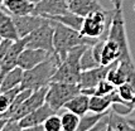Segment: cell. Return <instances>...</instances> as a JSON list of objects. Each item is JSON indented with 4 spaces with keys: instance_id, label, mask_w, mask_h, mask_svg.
<instances>
[{
    "instance_id": "cell-36",
    "label": "cell",
    "mask_w": 135,
    "mask_h": 131,
    "mask_svg": "<svg viewBox=\"0 0 135 131\" xmlns=\"http://www.w3.org/2000/svg\"><path fill=\"white\" fill-rule=\"evenodd\" d=\"M30 1H32L33 4H38V3H39V1H42V0H30Z\"/></svg>"
},
{
    "instance_id": "cell-30",
    "label": "cell",
    "mask_w": 135,
    "mask_h": 131,
    "mask_svg": "<svg viewBox=\"0 0 135 131\" xmlns=\"http://www.w3.org/2000/svg\"><path fill=\"white\" fill-rule=\"evenodd\" d=\"M126 82L130 83L135 89V64L134 61L130 62L128 64V77H126Z\"/></svg>"
},
{
    "instance_id": "cell-18",
    "label": "cell",
    "mask_w": 135,
    "mask_h": 131,
    "mask_svg": "<svg viewBox=\"0 0 135 131\" xmlns=\"http://www.w3.org/2000/svg\"><path fill=\"white\" fill-rule=\"evenodd\" d=\"M35 4L30 0H4V6L8 13L12 15H28L33 14Z\"/></svg>"
},
{
    "instance_id": "cell-33",
    "label": "cell",
    "mask_w": 135,
    "mask_h": 131,
    "mask_svg": "<svg viewBox=\"0 0 135 131\" xmlns=\"http://www.w3.org/2000/svg\"><path fill=\"white\" fill-rule=\"evenodd\" d=\"M112 3V5H114V8H121L123 6V3L124 0H110Z\"/></svg>"
},
{
    "instance_id": "cell-28",
    "label": "cell",
    "mask_w": 135,
    "mask_h": 131,
    "mask_svg": "<svg viewBox=\"0 0 135 131\" xmlns=\"http://www.w3.org/2000/svg\"><path fill=\"white\" fill-rule=\"evenodd\" d=\"M43 127H44V131H63L61 116H58L57 113L51 115V116L43 122Z\"/></svg>"
},
{
    "instance_id": "cell-1",
    "label": "cell",
    "mask_w": 135,
    "mask_h": 131,
    "mask_svg": "<svg viewBox=\"0 0 135 131\" xmlns=\"http://www.w3.org/2000/svg\"><path fill=\"white\" fill-rule=\"evenodd\" d=\"M54 24V37H53V46L54 52L59 57L61 62L66 58V56L72 48L77 46H94L99 39H90L83 37L80 32L66 27L62 23L53 20Z\"/></svg>"
},
{
    "instance_id": "cell-16",
    "label": "cell",
    "mask_w": 135,
    "mask_h": 131,
    "mask_svg": "<svg viewBox=\"0 0 135 131\" xmlns=\"http://www.w3.org/2000/svg\"><path fill=\"white\" fill-rule=\"evenodd\" d=\"M123 49L118 43L107 38L105 44H104L102 54H101V64L109 66L115 63V62H119L123 58Z\"/></svg>"
},
{
    "instance_id": "cell-27",
    "label": "cell",
    "mask_w": 135,
    "mask_h": 131,
    "mask_svg": "<svg viewBox=\"0 0 135 131\" xmlns=\"http://www.w3.org/2000/svg\"><path fill=\"white\" fill-rule=\"evenodd\" d=\"M20 89H22L20 87H17V88L9 89V91H5V92H0V115L9 110L10 105L13 103L15 96L18 95V92Z\"/></svg>"
},
{
    "instance_id": "cell-3",
    "label": "cell",
    "mask_w": 135,
    "mask_h": 131,
    "mask_svg": "<svg viewBox=\"0 0 135 131\" xmlns=\"http://www.w3.org/2000/svg\"><path fill=\"white\" fill-rule=\"evenodd\" d=\"M114 14L115 8L111 10L102 9L88 14L87 17L83 18L82 28L80 33L90 39H107V33Z\"/></svg>"
},
{
    "instance_id": "cell-38",
    "label": "cell",
    "mask_w": 135,
    "mask_h": 131,
    "mask_svg": "<svg viewBox=\"0 0 135 131\" xmlns=\"http://www.w3.org/2000/svg\"><path fill=\"white\" fill-rule=\"evenodd\" d=\"M1 41H3V38H1V37H0V42H1Z\"/></svg>"
},
{
    "instance_id": "cell-4",
    "label": "cell",
    "mask_w": 135,
    "mask_h": 131,
    "mask_svg": "<svg viewBox=\"0 0 135 131\" xmlns=\"http://www.w3.org/2000/svg\"><path fill=\"white\" fill-rule=\"evenodd\" d=\"M87 46H77L68 51L66 58L59 64L58 69L56 71L51 82H65V83H77L81 77V66L80 59L85 48Z\"/></svg>"
},
{
    "instance_id": "cell-26",
    "label": "cell",
    "mask_w": 135,
    "mask_h": 131,
    "mask_svg": "<svg viewBox=\"0 0 135 131\" xmlns=\"http://www.w3.org/2000/svg\"><path fill=\"white\" fill-rule=\"evenodd\" d=\"M107 113H94L92 112V115H88V113L83 115L82 117H81V120H80V125H78L76 131H88L90 129H92L102 117H105Z\"/></svg>"
},
{
    "instance_id": "cell-15",
    "label": "cell",
    "mask_w": 135,
    "mask_h": 131,
    "mask_svg": "<svg viewBox=\"0 0 135 131\" xmlns=\"http://www.w3.org/2000/svg\"><path fill=\"white\" fill-rule=\"evenodd\" d=\"M0 37L3 39H9L13 42L20 39L13 15L5 9H0Z\"/></svg>"
},
{
    "instance_id": "cell-39",
    "label": "cell",
    "mask_w": 135,
    "mask_h": 131,
    "mask_svg": "<svg viewBox=\"0 0 135 131\" xmlns=\"http://www.w3.org/2000/svg\"><path fill=\"white\" fill-rule=\"evenodd\" d=\"M134 10H135V4H134Z\"/></svg>"
},
{
    "instance_id": "cell-37",
    "label": "cell",
    "mask_w": 135,
    "mask_h": 131,
    "mask_svg": "<svg viewBox=\"0 0 135 131\" xmlns=\"http://www.w3.org/2000/svg\"><path fill=\"white\" fill-rule=\"evenodd\" d=\"M66 1H67V3H68V4H70L71 1H72V0H66Z\"/></svg>"
},
{
    "instance_id": "cell-29",
    "label": "cell",
    "mask_w": 135,
    "mask_h": 131,
    "mask_svg": "<svg viewBox=\"0 0 135 131\" xmlns=\"http://www.w3.org/2000/svg\"><path fill=\"white\" fill-rule=\"evenodd\" d=\"M0 131H22V127L19 125V121L8 119L5 122V125L3 126V129Z\"/></svg>"
},
{
    "instance_id": "cell-23",
    "label": "cell",
    "mask_w": 135,
    "mask_h": 131,
    "mask_svg": "<svg viewBox=\"0 0 135 131\" xmlns=\"http://www.w3.org/2000/svg\"><path fill=\"white\" fill-rule=\"evenodd\" d=\"M112 107V101L109 96H90L88 108L94 113H107Z\"/></svg>"
},
{
    "instance_id": "cell-20",
    "label": "cell",
    "mask_w": 135,
    "mask_h": 131,
    "mask_svg": "<svg viewBox=\"0 0 135 131\" xmlns=\"http://www.w3.org/2000/svg\"><path fill=\"white\" fill-rule=\"evenodd\" d=\"M23 74L24 69H22L18 66L15 68H13L12 71H9L5 74L4 79L1 81V83H0V92H5V91H9V89L20 87L22 81H23Z\"/></svg>"
},
{
    "instance_id": "cell-9",
    "label": "cell",
    "mask_w": 135,
    "mask_h": 131,
    "mask_svg": "<svg viewBox=\"0 0 135 131\" xmlns=\"http://www.w3.org/2000/svg\"><path fill=\"white\" fill-rule=\"evenodd\" d=\"M52 54L54 53H49L44 49H35V48H24L22 51V53L18 58V63L17 66L20 67L24 71H28L34 68L35 66L41 64L42 62L47 61Z\"/></svg>"
},
{
    "instance_id": "cell-19",
    "label": "cell",
    "mask_w": 135,
    "mask_h": 131,
    "mask_svg": "<svg viewBox=\"0 0 135 131\" xmlns=\"http://www.w3.org/2000/svg\"><path fill=\"white\" fill-rule=\"evenodd\" d=\"M88 105H90V96L81 92V93L75 96L73 98H71L68 102H66L63 108L76 113L80 117H82L83 115H86L90 111Z\"/></svg>"
},
{
    "instance_id": "cell-17",
    "label": "cell",
    "mask_w": 135,
    "mask_h": 131,
    "mask_svg": "<svg viewBox=\"0 0 135 131\" xmlns=\"http://www.w3.org/2000/svg\"><path fill=\"white\" fill-rule=\"evenodd\" d=\"M68 8L72 13L82 18L87 17L91 13L104 9L102 5L99 3V0H72L68 4Z\"/></svg>"
},
{
    "instance_id": "cell-34",
    "label": "cell",
    "mask_w": 135,
    "mask_h": 131,
    "mask_svg": "<svg viewBox=\"0 0 135 131\" xmlns=\"http://www.w3.org/2000/svg\"><path fill=\"white\" fill-rule=\"evenodd\" d=\"M128 121L130 122V125L134 126V127H135V119H128Z\"/></svg>"
},
{
    "instance_id": "cell-31",
    "label": "cell",
    "mask_w": 135,
    "mask_h": 131,
    "mask_svg": "<svg viewBox=\"0 0 135 131\" xmlns=\"http://www.w3.org/2000/svg\"><path fill=\"white\" fill-rule=\"evenodd\" d=\"M107 124H109V113L106 115L105 117H102L92 129H90L88 131H104L107 127Z\"/></svg>"
},
{
    "instance_id": "cell-35",
    "label": "cell",
    "mask_w": 135,
    "mask_h": 131,
    "mask_svg": "<svg viewBox=\"0 0 135 131\" xmlns=\"http://www.w3.org/2000/svg\"><path fill=\"white\" fill-rule=\"evenodd\" d=\"M3 6H4V0H0V9H3Z\"/></svg>"
},
{
    "instance_id": "cell-24",
    "label": "cell",
    "mask_w": 135,
    "mask_h": 131,
    "mask_svg": "<svg viewBox=\"0 0 135 131\" xmlns=\"http://www.w3.org/2000/svg\"><path fill=\"white\" fill-rule=\"evenodd\" d=\"M80 66H81V69L82 71H87V69H92L99 67L100 62L95 58L94 51H92V46H87L83 51L82 56H81V59H80Z\"/></svg>"
},
{
    "instance_id": "cell-11",
    "label": "cell",
    "mask_w": 135,
    "mask_h": 131,
    "mask_svg": "<svg viewBox=\"0 0 135 131\" xmlns=\"http://www.w3.org/2000/svg\"><path fill=\"white\" fill-rule=\"evenodd\" d=\"M14 23L17 27L19 38H25L29 36L32 32L38 29L42 24L46 22V18L35 14H28V15H13Z\"/></svg>"
},
{
    "instance_id": "cell-13",
    "label": "cell",
    "mask_w": 135,
    "mask_h": 131,
    "mask_svg": "<svg viewBox=\"0 0 135 131\" xmlns=\"http://www.w3.org/2000/svg\"><path fill=\"white\" fill-rule=\"evenodd\" d=\"M116 63V62H115ZM114 64V63H112ZM112 64L109 66H99L96 68L92 69H87V71H82L81 72V77H80V87L81 89H90V88H95L97 83L100 82L101 79H105L107 76V72L110 71V68L112 67Z\"/></svg>"
},
{
    "instance_id": "cell-22",
    "label": "cell",
    "mask_w": 135,
    "mask_h": 131,
    "mask_svg": "<svg viewBox=\"0 0 135 131\" xmlns=\"http://www.w3.org/2000/svg\"><path fill=\"white\" fill-rule=\"evenodd\" d=\"M109 126H111L114 131H135V127L130 125L128 119L112 108L109 111Z\"/></svg>"
},
{
    "instance_id": "cell-8",
    "label": "cell",
    "mask_w": 135,
    "mask_h": 131,
    "mask_svg": "<svg viewBox=\"0 0 135 131\" xmlns=\"http://www.w3.org/2000/svg\"><path fill=\"white\" fill-rule=\"evenodd\" d=\"M47 87H42V88L37 89V91H33L30 96L25 100V101L19 106L15 113L12 116V120H15V121H19L20 119H23L24 116L29 115L30 112L35 111L37 108H39L42 105L46 103V95H47Z\"/></svg>"
},
{
    "instance_id": "cell-5",
    "label": "cell",
    "mask_w": 135,
    "mask_h": 131,
    "mask_svg": "<svg viewBox=\"0 0 135 131\" xmlns=\"http://www.w3.org/2000/svg\"><path fill=\"white\" fill-rule=\"evenodd\" d=\"M81 93V87L77 83H65V82H51L48 84L46 103L57 112L63 108L66 102Z\"/></svg>"
},
{
    "instance_id": "cell-10",
    "label": "cell",
    "mask_w": 135,
    "mask_h": 131,
    "mask_svg": "<svg viewBox=\"0 0 135 131\" xmlns=\"http://www.w3.org/2000/svg\"><path fill=\"white\" fill-rule=\"evenodd\" d=\"M70 10L66 0H42L35 4L33 14L41 15L43 18H51L54 15L65 14Z\"/></svg>"
},
{
    "instance_id": "cell-25",
    "label": "cell",
    "mask_w": 135,
    "mask_h": 131,
    "mask_svg": "<svg viewBox=\"0 0 135 131\" xmlns=\"http://www.w3.org/2000/svg\"><path fill=\"white\" fill-rule=\"evenodd\" d=\"M80 120H81V117L78 115L66 110L65 112L62 113V116H61L63 131H76L78 125H80Z\"/></svg>"
},
{
    "instance_id": "cell-7",
    "label": "cell",
    "mask_w": 135,
    "mask_h": 131,
    "mask_svg": "<svg viewBox=\"0 0 135 131\" xmlns=\"http://www.w3.org/2000/svg\"><path fill=\"white\" fill-rule=\"evenodd\" d=\"M107 38L112 39L118 43L123 49V58L120 61L133 59L131 53H130L129 42H128V34H126V28H125V18L123 14V6L121 8H115V14L112 17L111 24L109 28Z\"/></svg>"
},
{
    "instance_id": "cell-6",
    "label": "cell",
    "mask_w": 135,
    "mask_h": 131,
    "mask_svg": "<svg viewBox=\"0 0 135 131\" xmlns=\"http://www.w3.org/2000/svg\"><path fill=\"white\" fill-rule=\"evenodd\" d=\"M53 37H54V24L52 19L46 18V22L42 24L38 29L32 32L29 36L23 38L27 48H35V49H44L49 53L54 52L53 46Z\"/></svg>"
},
{
    "instance_id": "cell-14",
    "label": "cell",
    "mask_w": 135,
    "mask_h": 131,
    "mask_svg": "<svg viewBox=\"0 0 135 131\" xmlns=\"http://www.w3.org/2000/svg\"><path fill=\"white\" fill-rule=\"evenodd\" d=\"M53 113H56V111H54L48 103H44V105H42L39 108H37L35 111L30 112L29 115H27V116H24L23 119L19 120V125H20L22 129H24V127H30V126L43 125V122H44L51 115H53Z\"/></svg>"
},
{
    "instance_id": "cell-2",
    "label": "cell",
    "mask_w": 135,
    "mask_h": 131,
    "mask_svg": "<svg viewBox=\"0 0 135 131\" xmlns=\"http://www.w3.org/2000/svg\"><path fill=\"white\" fill-rule=\"evenodd\" d=\"M59 64H61V59L54 53L47 61L42 62L41 64L35 66L34 68L24 71L20 88L37 91L42 87H47L51 83L56 71L58 69Z\"/></svg>"
},
{
    "instance_id": "cell-32",
    "label": "cell",
    "mask_w": 135,
    "mask_h": 131,
    "mask_svg": "<svg viewBox=\"0 0 135 131\" xmlns=\"http://www.w3.org/2000/svg\"><path fill=\"white\" fill-rule=\"evenodd\" d=\"M22 131H44L43 125H37V126H30V127H24Z\"/></svg>"
},
{
    "instance_id": "cell-12",
    "label": "cell",
    "mask_w": 135,
    "mask_h": 131,
    "mask_svg": "<svg viewBox=\"0 0 135 131\" xmlns=\"http://www.w3.org/2000/svg\"><path fill=\"white\" fill-rule=\"evenodd\" d=\"M24 48H25V42H24L23 38H20V39H18V41L12 43V46L9 47L6 54L3 58V62H1V67H0V83L4 79L6 73L17 67L18 58H19V56H20V53H22V51Z\"/></svg>"
},
{
    "instance_id": "cell-21",
    "label": "cell",
    "mask_w": 135,
    "mask_h": 131,
    "mask_svg": "<svg viewBox=\"0 0 135 131\" xmlns=\"http://www.w3.org/2000/svg\"><path fill=\"white\" fill-rule=\"evenodd\" d=\"M48 19H52V20H56L58 23H62L66 27H70L72 29L80 32L81 28H82V23H83V18L77 15L75 13H72L71 10H68L65 14H59V15H54V17H51Z\"/></svg>"
}]
</instances>
